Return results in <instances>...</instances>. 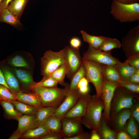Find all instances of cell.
Segmentation results:
<instances>
[{
  "label": "cell",
  "mask_w": 139,
  "mask_h": 139,
  "mask_svg": "<svg viewBox=\"0 0 139 139\" xmlns=\"http://www.w3.org/2000/svg\"><path fill=\"white\" fill-rule=\"evenodd\" d=\"M50 133L47 128L42 125L28 130L22 134L21 138H40Z\"/></svg>",
  "instance_id": "603a6c76"
},
{
  "label": "cell",
  "mask_w": 139,
  "mask_h": 139,
  "mask_svg": "<svg viewBox=\"0 0 139 139\" xmlns=\"http://www.w3.org/2000/svg\"><path fill=\"white\" fill-rule=\"evenodd\" d=\"M69 43L71 47L78 50H79L80 48L82 45V42L80 39L76 37L72 38L70 40Z\"/></svg>",
  "instance_id": "f35d334b"
},
{
  "label": "cell",
  "mask_w": 139,
  "mask_h": 139,
  "mask_svg": "<svg viewBox=\"0 0 139 139\" xmlns=\"http://www.w3.org/2000/svg\"><path fill=\"white\" fill-rule=\"evenodd\" d=\"M131 116L139 123V103L137 102L130 109Z\"/></svg>",
  "instance_id": "74e56055"
},
{
  "label": "cell",
  "mask_w": 139,
  "mask_h": 139,
  "mask_svg": "<svg viewBox=\"0 0 139 139\" xmlns=\"http://www.w3.org/2000/svg\"><path fill=\"white\" fill-rule=\"evenodd\" d=\"M89 82L85 77L82 78L78 82L77 86V89L82 86L89 85Z\"/></svg>",
  "instance_id": "f6af8a7d"
},
{
  "label": "cell",
  "mask_w": 139,
  "mask_h": 139,
  "mask_svg": "<svg viewBox=\"0 0 139 139\" xmlns=\"http://www.w3.org/2000/svg\"><path fill=\"white\" fill-rule=\"evenodd\" d=\"M18 121L17 130L22 134L28 130L39 126L35 116L25 115H22L17 119Z\"/></svg>",
  "instance_id": "2e32d148"
},
{
  "label": "cell",
  "mask_w": 139,
  "mask_h": 139,
  "mask_svg": "<svg viewBox=\"0 0 139 139\" xmlns=\"http://www.w3.org/2000/svg\"><path fill=\"white\" fill-rule=\"evenodd\" d=\"M121 42L117 38L107 37L99 49L105 52H108L114 49L120 48Z\"/></svg>",
  "instance_id": "1f68e13d"
},
{
  "label": "cell",
  "mask_w": 139,
  "mask_h": 139,
  "mask_svg": "<svg viewBox=\"0 0 139 139\" xmlns=\"http://www.w3.org/2000/svg\"><path fill=\"white\" fill-rule=\"evenodd\" d=\"M116 1L120 3H126L130 4L133 3L132 0H116Z\"/></svg>",
  "instance_id": "816d5d0a"
},
{
  "label": "cell",
  "mask_w": 139,
  "mask_h": 139,
  "mask_svg": "<svg viewBox=\"0 0 139 139\" xmlns=\"http://www.w3.org/2000/svg\"><path fill=\"white\" fill-rule=\"evenodd\" d=\"M11 65L16 67L29 68V65L27 62L22 56L16 55L8 61Z\"/></svg>",
  "instance_id": "d590c367"
},
{
  "label": "cell",
  "mask_w": 139,
  "mask_h": 139,
  "mask_svg": "<svg viewBox=\"0 0 139 139\" xmlns=\"http://www.w3.org/2000/svg\"><path fill=\"white\" fill-rule=\"evenodd\" d=\"M139 124L132 116L128 119L123 130L133 139H138L139 137Z\"/></svg>",
  "instance_id": "f546056e"
},
{
  "label": "cell",
  "mask_w": 139,
  "mask_h": 139,
  "mask_svg": "<svg viewBox=\"0 0 139 139\" xmlns=\"http://www.w3.org/2000/svg\"><path fill=\"white\" fill-rule=\"evenodd\" d=\"M0 22L8 24L18 30H22L24 28L19 19L7 8L4 9L1 12Z\"/></svg>",
  "instance_id": "e0dca14e"
},
{
  "label": "cell",
  "mask_w": 139,
  "mask_h": 139,
  "mask_svg": "<svg viewBox=\"0 0 139 139\" xmlns=\"http://www.w3.org/2000/svg\"><path fill=\"white\" fill-rule=\"evenodd\" d=\"M69 69L66 63L61 65L50 75L58 83L65 87L67 83L64 82L65 77L68 73Z\"/></svg>",
  "instance_id": "d4e9b609"
},
{
  "label": "cell",
  "mask_w": 139,
  "mask_h": 139,
  "mask_svg": "<svg viewBox=\"0 0 139 139\" xmlns=\"http://www.w3.org/2000/svg\"><path fill=\"white\" fill-rule=\"evenodd\" d=\"M131 116L130 109H124L116 113L110 114L109 126L118 132L123 130L126 123Z\"/></svg>",
  "instance_id": "4fadbf2b"
},
{
  "label": "cell",
  "mask_w": 139,
  "mask_h": 139,
  "mask_svg": "<svg viewBox=\"0 0 139 139\" xmlns=\"http://www.w3.org/2000/svg\"><path fill=\"white\" fill-rule=\"evenodd\" d=\"M133 3L137 2L139 0H132Z\"/></svg>",
  "instance_id": "f5cc1de1"
},
{
  "label": "cell",
  "mask_w": 139,
  "mask_h": 139,
  "mask_svg": "<svg viewBox=\"0 0 139 139\" xmlns=\"http://www.w3.org/2000/svg\"><path fill=\"white\" fill-rule=\"evenodd\" d=\"M29 0H13L7 8L20 20Z\"/></svg>",
  "instance_id": "ffe728a7"
},
{
  "label": "cell",
  "mask_w": 139,
  "mask_h": 139,
  "mask_svg": "<svg viewBox=\"0 0 139 139\" xmlns=\"http://www.w3.org/2000/svg\"><path fill=\"white\" fill-rule=\"evenodd\" d=\"M22 134L17 129L9 137V139H18L21 137Z\"/></svg>",
  "instance_id": "681fc988"
},
{
  "label": "cell",
  "mask_w": 139,
  "mask_h": 139,
  "mask_svg": "<svg viewBox=\"0 0 139 139\" xmlns=\"http://www.w3.org/2000/svg\"><path fill=\"white\" fill-rule=\"evenodd\" d=\"M103 74L105 80L109 82H118L121 80L120 75L115 66L104 65Z\"/></svg>",
  "instance_id": "484cf974"
},
{
  "label": "cell",
  "mask_w": 139,
  "mask_h": 139,
  "mask_svg": "<svg viewBox=\"0 0 139 139\" xmlns=\"http://www.w3.org/2000/svg\"><path fill=\"white\" fill-rule=\"evenodd\" d=\"M57 108L50 106L42 107L38 109L35 115L37 122L39 126L44 125L46 120L54 115Z\"/></svg>",
  "instance_id": "d6986e66"
},
{
  "label": "cell",
  "mask_w": 139,
  "mask_h": 139,
  "mask_svg": "<svg viewBox=\"0 0 139 139\" xmlns=\"http://www.w3.org/2000/svg\"><path fill=\"white\" fill-rule=\"evenodd\" d=\"M62 133L63 139L74 136L83 132L81 119L63 118L61 120Z\"/></svg>",
  "instance_id": "7c38bea8"
},
{
  "label": "cell",
  "mask_w": 139,
  "mask_h": 139,
  "mask_svg": "<svg viewBox=\"0 0 139 139\" xmlns=\"http://www.w3.org/2000/svg\"><path fill=\"white\" fill-rule=\"evenodd\" d=\"M102 100L96 95H90L86 111L81 119L82 124L91 129L97 131L100 124L104 109Z\"/></svg>",
  "instance_id": "7a4b0ae2"
},
{
  "label": "cell",
  "mask_w": 139,
  "mask_h": 139,
  "mask_svg": "<svg viewBox=\"0 0 139 139\" xmlns=\"http://www.w3.org/2000/svg\"><path fill=\"white\" fill-rule=\"evenodd\" d=\"M17 100L16 94L13 93L6 87L0 84V101L10 102Z\"/></svg>",
  "instance_id": "e575fe53"
},
{
  "label": "cell",
  "mask_w": 139,
  "mask_h": 139,
  "mask_svg": "<svg viewBox=\"0 0 139 139\" xmlns=\"http://www.w3.org/2000/svg\"><path fill=\"white\" fill-rule=\"evenodd\" d=\"M86 71L85 77L93 85L97 97L100 98L102 88L105 80L103 74L105 65L91 60H82Z\"/></svg>",
  "instance_id": "5b68a950"
},
{
  "label": "cell",
  "mask_w": 139,
  "mask_h": 139,
  "mask_svg": "<svg viewBox=\"0 0 139 139\" xmlns=\"http://www.w3.org/2000/svg\"><path fill=\"white\" fill-rule=\"evenodd\" d=\"M15 109L21 114L29 115H35L38 108L17 100L11 102Z\"/></svg>",
  "instance_id": "83f0119b"
},
{
  "label": "cell",
  "mask_w": 139,
  "mask_h": 139,
  "mask_svg": "<svg viewBox=\"0 0 139 139\" xmlns=\"http://www.w3.org/2000/svg\"><path fill=\"white\" fill-rule=\"evenodd\" d=\"M118 86L125 88L132 92L137 94L139 93V84L121 80L118 82Z\"/></svg>",
  "instance_id": "8d00e7d4"
},
{
  "label": "cell",
  "mask_w": 139,
  "mask_h": 139,
  "mask_svg": "<svg viewBox=\"0 0 139 139\" xmlns=\"http://www.w3.org/2000/svg\"><path fill=\"white\" fill-rule=\"evenodd\" d=\"M120 76L121 80L128 81L130 76L135 72L136 69L131 66L126 60L115 66Z\"/></svg>",
  "instance_id": "44dd1931"
},
{
  "label": "cell",
  "mask_w": 139,
  "mask_h": 139,
  "mask_svg": "<svg viewBox=\"0 0 139 139\" xmlns=\"http://www.w3.org/2000/svg\"><path fill=\"white\" fill-rule=\"evenodd\" d=\"M82 95L78 89L69 90L63 101L57 108L54 115L61 120L77 102Z\"/></svg>",
  "instance_id": "8fae6325"
},
{
  "label": "cell",
  "mask_w": 139,
  "mask_h": 139,
  "mask_svg": "<svg viewBox=\"0 0 139 139\" xmlns=\"http://www.w3.org/2000/svg\"><path fill=\"white\" fill-rule=\"evenodd\" d=\"M118 86V82H110L105 80L101 90L100 98L103 101L104 106L103 114L108 125L111 103L115 90Z\"/></svg>",
  "instance_id": "9c48e42d"
},
{
  "label": "cell",
  "mask_w": 139,
  "mask_h": 139,
  "mask_svg": "<svg viewBox=\"0 0 139 139\" xmlns=\"http://www.w3.org/2000/svg\"><path fill=\"white\" fill-rule=\"evenodd\" d=\"M57 82L51 75L44 76L42 79L38 82H33L31 84V89L37 87L53 88L57 86Z\"/></svg>",
  "instance_id": "d6a6232c"
},
{
  "label": "cell",
  "mask_w": 139,
  "mask_h": 139,
  "mask_svg": "<svg viewBox=\"0 0 139 139\" xmlns=\"http://www.w3.org/2000/svg\"><path fill=\"white\" fill-rule=\"evenodd\" d=\"M44 125L50 133L62 132L61 120L54 115L50 117L45 121Z\"/></svg>",
  "instance_id": "4316f807"
},
{
  "label": "cell",
  "mask_w": 139,
  "mask_h": 139,
  "mask_svg": "<svg viewBox=\"0 0 139 139\" xmlns=\"http://www.w3.org/2000/svg\"><path fill=\"white\" fill-rule=\"evenodd\" d=\"M110 13L116 20L121 23L137 21L139 20V4H126L114 0Z\"/></svg>",
  "instance_id": "3957f363"
},
{
  "label": "cell",
  "mask_w": 139,
  "mask_h": 139,
  "mask_svg": "<svg viewBox=\"0 0 139 139\" xmlns=\"http://www.w3.org/2000/svg\"><path fill=\"white\" fill-rule=\"evenodd\" d=\"M0 84L3 85L9 89H10L7 84L5 80L3 73L2 70L0 69Z\"/></svg>",
  "instance_id": "bcb514c9"
},
{
  "label": "cell",
  "mask_w": 139,
  "mask_h": 139,
  "mask_svg": "<svg viewBox=\"0 0 139 139\" xmlns=\"http://www.w3.org/2000/svg\"><path fill=\"white\" fill-rule=\"evenodd\" d=\"M90 95L89 93L82 94L78 101L66 113L63 118H68L81 119L86 113Z\"/></svg>",
  "instance_id": "5bb4252c"
},
{
  "label": "cell",
  "mask_w": 139,
  "mask_h": 139,
  "mask_svg": "<svg viewBox=\"0 0 139 139\" xmlns=\"http://www.w3.org/2000/svg\"><path fill=\"white\" fill-rule=\"evenodd\" d=\"M116 139H133L129 135L123 130L117 132Z\"/></svg>",
  "instance_id": "7bdbcfd3"
},
{
  "label": "cell",
  "mask_w": 139,
  "mask_h": 139,
  "mask_svg": "<svg viewBox=\"0 0 139 139\" xmlns=\"http://www.w3.org/2000/svg\"><path fill=\"white\" fill-rule=\"evenodd\" d=\"M101 137L97 130H92L90 134V139H101Z\"/></svg>",
  "instance_id": "c3c4849f"
},
{
  "label": "cell",
  "mask_w": 139,
  "mask_h": 139,
  "mask_svg": "<svg viewBox=\"0 0 139 139\" xmlns=\"http://www.w3.org/2000/svg\"><path fill=\"white\" fill-rule=\"evenodd\" d=\"M77 89L82 94L88 93L89 91V85L81 86Z\"/></svg>",
  "instance_id": "7dc6e473"
},
{
  "label": "cell",
  "mask_w": 139,
  "mask_h": 139,
  "mask_svg": "<svg viewBox=\"0 0 139 139\" xmlns=\"http://www.w3.org/2000/svg\"><path fill=\"white\" fill-rule=\"evenodd\" d=\"M13 0H3L0 7L1 11L6 8L9 3Z\"/></svg>",
  "instance_id": "f907efd6"
},
{
  "label": "cell",
  "mask_w": 139,
  "mask_h": 139,
  "mask_svg": "<svg viewBox=\"0 0 139 139\" xmlns=\"http://www.w3.org/2000/svg\"><path fill=\"white\" fill-rule=\"evenodd\" d=\"M69 84L64 88L37 87L31 89L40 99L42 107L50 106L57 108L63 101L69 90Z\"/></svg>",
  "instance_id": "6da1fadb"
},
{
  "label": "cell",
  "mask_w": 139,
  "mask_h": 139,
  "mask_svg": "<svg viewBox=\"0 0 139 139\" xmlns=\"http://www.w3.org/2000/svg\"><path fill=\"white\" fill-rule=\"evenodd\" d=\"M139 101V94L132 92L124 87L116 89L111 103L110 114L123 109H130Z\"/></svg>",
  "instance_id": "277c9868"
},
{
  "label": "cell",
  "mask_w": 139,
  "mask_h": 139,
  "mask_svg": "<svg viewBox=\"0 0 139 139\" xmlns=\"http://www.w3.org/2000/svg\"><path fill=\"white\" fill-rule=\"evenodd\" d=\"M0 104L4 109L5 116L6 117L17 120L22 115L21 114L15 109L14 105L10 102L0 101Z\"/></svg>",
  "instance_id": "f1b7e54d"
},
{
  "label": "cell",
  "mask_w": 139,
  "mask_h": 139,
  "mask_svg": "<svg viewBox=\"0 0 139 139\" xmlns=\"http://www.w3.org/2000/svg\"><path fill=\"white\" fill-rule=\"evenodd\" d=\"M66 63L69 69L67 77L71 80L82 63V58L79 50L74 48L70 46L64 48Z\"/></svg>",
  "instance_id": "30bf717a"
},
{
  "label": "cell",
  "mask_w": 139,
  "mask_h": 139,
  "mask_svg": "<svg viewBox=\"0 0 139 139\" xmlns=\"http://www.w3.org/2000/svg\"><path fill=\"white\" fill-rule=\"evenodd\" d=\"M14 71L18 80L23 84L27 85L31 84L33 80L32 76L29 73L25 70L15 68Z\"/></svg>",
  "instance_id": "836d02e7"
},
{
  "label": "cell",
  "mask_w": 139,
  "mask_h": 139,
  "mask_svg": "<svg viewBox=\"0 0 139 139\" xmlns=\"http://www.w3.org/2000/svg\"><path fill=\"white\" fill-rule=\"evenodd\" d=\"M82 60H91L107 65L115 66L121 62L113 56L111 51L105 52L95 49L89 45L87 51L83 54Z\"/></svg>",
  "instance_id": "ba28073f"
},
{
  "label": "cell",
  "mask_w": 139,
  "mask_h": 139,
  "mask_svg": "<svg viewBox=\"0 0 139 139\" xmlns=\"http://www.w3.org/2000/svg\"><path fill=\"white\" fill-rule=\"evenodd\" d=\"M86 71L85 67L82 62L81 66L75 73L71 79L69 85V90L77 89V86L79 81L83 77H85Z\"/></svg>",
  "instance_id": "4dcf8cb0"
},
{
  "label": "cell",
  "mask_w": 139,
  "mask_h": 139,
  "mask_svg": "<svg viewBox=\"0 0 139 139\" xmlns=\"http://www.w3.org/2000/svg\"><path fill=\"white\" fill-rule=\"evenodd\" d=\"M80 32L84 41L95 49H99L107 38L102 36H97L91 35L83 30H81Z\"/></svg>",
  "instance_id": "7402d4cb"
},
{
  "label": "cell",
  "mask_w": 139,
  "mask_h": 139,
  "mask_svg": "<svg viewBox=\"0 0 139 139\" xmlns=\"http://www.w3.org/2000/svg\"><path fill=\"white\" fill-rule=\"evenodd\" d=\"M2 70L6 82L11 91L17 92H19V84L17 79L13 73L7 68H3Z\"/></svg>",
  "instance_id": "cb8c5ba5"
},
{
  "label": "cell",
  "mask_w": 139,
  "mask_h": 139,
  "mask_svg": "<svg viewBox=\"0 0 139 139\" xmlns=\"http://www.w3.org/2000/svg\"><path fill=\"white\" fill-rule=\"evenodd\" d=\"M3 0H0V7L1 4ZM1 12V11H0V14Z\"/></svg>",
  "instance_id": "db71d44e"
},
{
  "label": "cell",
  "mask_w": 139,
  "mask_h": 139,
  "mask_svg": "<svg viewBox=\"0 0 139 139\" xmlns=\"http://www.w3.org/2000/svg\"><path fill=\"white\" fill-rule=\"evenodd\" d=\"M97 131L101 139H116L117 132L109 127L103 114Z\"/></svg>",
  "instance_id": "ac0fdd59"
},
{
  "label": "cell",
  "mask_w": 139,
  "mask_h": 139,
  "mask_svg": "<svg viewBox=\"0 0 139 139\" xmlns=\"http://www.w3.org/2000/svg\"><path fill=\"white\" fill-rule=\"evenodd\" d=\"M128 64L135 69H139V55L126 59Z\"/></svg>",
  "instance_id": "ab89813d"
},
{
  "label": "cell",
  "mask_w": 139,
  "mask_h": 139,
  "mask_svg": "<svg viewBox=\"0 0 139 139\" xmlns=\"http://www.w3.org/2000/svg\"><path fill=\"white\" fill-rule=\"evenodd\" d=\"M128 81L133 83L139 84V74L134 73L130 76Z\"/></svg>",
  "instance_id": "ee69618b"
},
{
  "label": "cell",
  "mask_w": 139,
  "mask_h": 139,
  "mask_svg": "<svg viewBox=\"0 0 139 139\" xmlns=\"http://www.w3.org/2000/svg\"><path fill=\"white\" fill-rule=\"evenodd\" d=\"M127 59L139 55V26L135 27L128 32L121 42Z\"/></svg>",
  "instance_id": "52a82bcc"
},
{
  "label": "cell",
  "mask_w": 139,
  "mask_h": 139,
  "mask_svg": "<svg viewBox=\"0 0 139 139\" xmlns=\"http://www.w3.org/2000/svg\"><path fill=\"white\" fill-rule=\"evenodd\" d=\"M16 94L18 101L38 109L42 107L39 96L35 92L26 93L19 91Z\"/></svg>",
  "instance_id": "9a60e30c"
},
{
  "label": "cell",
  "mask_w": 139,
  "mask_h": 139,
  "mask_svg": "<svg viewBox=\"0 0 139 139\" xmlns=\"http://www.w3.org/2000/svg\"><path fill=\"white\" fill-rule=\"evenodd\" d=\"M90 134L84 131L76 135L66 139H89L90 138Z\"/></svg>",
  "instance_id": "b9f144b4"
},
{
  "label": "cell",
  "mask_w": 139,
  "mask_h": 139,
  "mask_svg": "<svg viewBox=\"0 0 139 139\" xmlns=\"http://www.w3.org/2000/svg\"><path fill=\"white\" fill-rule=\"evenodd\" d=\"M40 138L41 139H62L63 138L62 133H50L49 134L42 136Z\"/></svg>",
  "instance_id": "60d3db41"
},
{
  "label": "cell",
  "mask_w": 139,
  "mask_h": 139,
  "mask_svg": "<svg viewBox=\"0 0 139 139\" xmlns=\"http://www.w3.org/2000/svg\"><path fill=\"white\" fill-rule=\"evenodd\" d=\"M66 63L64 48L58 51H46L41 59V73L43 76L50 75Z\"/></svg>",
  "instance_id": "8992f818"
}]
</instances>
